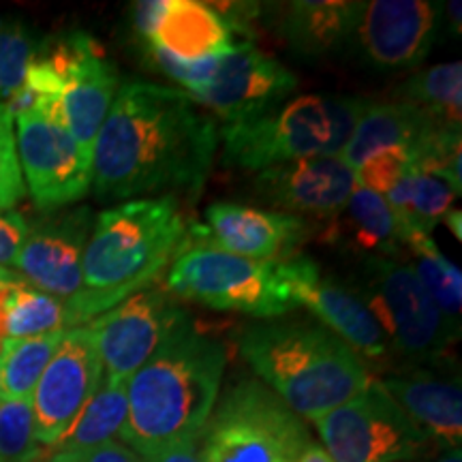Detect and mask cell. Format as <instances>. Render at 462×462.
<instances>
[{"label": "cell", "mask_w": 462, "mask_h": 462, "mask_svg": "<svg viewBox=\"0 0 462 462\" xmlns=\"http://www.w3.org/2000/svg\"><path fill=\"white\" fill-rule=\"evenodd\" d=\"M142 462H204L198 452V441L189 443H178V446H171L167 449H161V452L146 456Z\"/></svg>", "instance_id": "obj_39"}, {"label": "cell", "mask_w": 462, "mask_h": 462, "mask_svg": "<svg viewBox=\"0 0 462 462\" xmlns=\"http://www.w3.org/2000/svg\"><path fill=\"white\" fill-rule=\"evenodd\" d=\"M456 198L458 195L441 178L411 170L385 195V201L394 212L404 240L411 234L430 236L432 229L452 212Z\"/></svg>", "instance_id": "obj_25"}, {"label": "cell", "mask_w": 462, "mask_h": 462, "mask_svg": "<svg viewBox=\"0 0 462 462\" xmlns=\"http://www.w3.org/2000/svg\"><path fill=\"white\" fill-rule=\"evenodd\" d=\"M357 296L379 323L390 354L402 362L437 364L458 338V328L432 302L409 263L368 257Z\"/></svg>", "instance_id": "obj_8"}, {"label": "cell", "mask_w": 462, "mask_h": 462, "mask_svg": "<svg viewBox=\"0 0 462 462\" xmlns=\"http://www.w3.org/2000/svg\"><path fill=\"white\" fill-rule=\"evenodd\" d=\"M17 282H24V279H22L17 273H14V270L0 268V289H5L9 285H17Z\"/></svg>", "instance_id": "obj_42"}, {"label": "cell", "mask_w": 462, "mask_h": 462, "mask_svg": "<svg viewBox=\"0 0 462 462\" xmlns=\"http://www.w3.org/2000/svg\"><path fill=\"white\" fill-rule=\"evenodd\" d=\"M309 430L273 390L253 379L227 388L198 437L204 462H298Z\"/></svg>", "instance_id": "obj_6"}, {"label": "cell", "mask_w": 462, "mask_h": 462, "mask_svg": "<svg viewBox=\"0 0 462 462\" xmlns=\"http://www.w3.org/2000/svg\"><path fill=\"white\" fill-rule=\"evenodd\" d=\"M50 462H142V456H137L131 448H126L123 441H109L106 446L78 449V452L56 449Z\"/></svg>", "instance_id": "obj_37"}, {"label": "cell", "mask_w": 462, "mask_h": 462, "mask_svg": "<svg viewBox=\"0 0 462 462\" xmlns=\"http://www.w3.org/2000/svg\"><path fill=\"white\" fill-rule=\"evenodd\" d=\"M225 17L208 3L198 0H167L152 42L180 60L223 56L234 48V34Z\"/></svg>", "instance_id": "obj_23"}, {"label": "cell", "mask_w": 462, "mask_h": 462, "mask_svg": "<svg viewBox=\"0 0 462 462\" xmlns=\"http://www.w3.org/2000/svg\"><path fill=\"white\" fill-rule=\"evenodd\" d=\"M321 242L354 255L388 259H394L404 248L401 227L388 201L360 184L323 227Z\"/></svg>", "instance_id": "obj_22"}, {"label": "cell", "mask_w": 462, "mask_h": 462, "mask_svg": "<svg viewBox=\"0 0 462 462\" xmlns=\"http://www.w3.org/2000/svg\"><path fill=\"white\" fill-rule=\"evenodd\" d=\"M146 50L150 60L165 75H170L173 82L180 84L187 95H195V92L204 90L212 82L218 62H221V56L201 58V60H180V58L167 54L165 50L157 48V45H146Z\"/></svg>", "instance_id": "obj_35"}, {"label": "cell", "mask_w": 462, "mask_h": 462, "mask_svg": "<svg viewBox=\"0 0 462 462\" xmlns=\"http://www.w3.org/2000/svg\"><path fill=\"white\" fill-rule=\"evenodd\" d=\"M24 195L26 184L17 157L14 116L5 103H0V212L14 210Z\"/></svg>", "instance_id": "obj_34"}, {"label": "cell", "mask_w": 462, "mask_h": 462, "mask_svg": "<svg viewBox=\"0 0 462 462\" xmlns=\"http://www.w3.org/2000/svg\"><path fill=\"white\" fill-rule=\"evenodd\" d=\"M357 187L356 171L340 157H313L257 171L255 189L263 204L285 215L330 221Z\"/></svg>", "instance_id": "obj_16"}, {"label": "cell", "mask_w": 462, "mask_h": 462, "mask_svg": "<svg viewBox=\"0 0 462 462\" xmlns=\"http://www.w3.org/2000/svg\"><path fill=\"white\" fill-rule=\"evenodd\" d=\"M238 346L265 388L310 421L360 394L373 381L366 362L321 323H253L240 332Z\"/></svg>", "instance_id": "obj_4"}, {"label": "cell", "mask_w": 462, "mask_h": 462, "mask_svg": "<svg viewBox=\"0 0 462 462\" xmlns=\"http://www.w3.org/2000/svg\"><path fill=\"white\" fill-rule=\"evenodd\" d=\"M37 454L31 401L0 396V462H32Z\"/></svg>", "instance_id": "obj_32"}, {"label": "cell", "mask_w": 462, "mask_h": 462, "mask_svg": "<svg viewBox=\"0 0 462 462\" xmlns=\"http://www.w3.org/2000/svg\"><path fill=\"white\" fill-rule=\"evenodd\" d=\"M88 206L67 212H48L28 223V234L15 259L17 274L39 291L71 300L82 287V259L92 234Z\"/></svg>", "instance_id": "obj_15"}, {"label": "cell", "mask_w": 462, "mask_h": 462, "mask_svg": "<svg viewBox=\"0 0 462 462\" xmlns=\"http://www.w3.org/2000/svg\"><path fill=\"white\" fill-rule=\"evenodd\" d=\"M67 332V330H65ZM65 332H54L39 338L5 340L3 357H0V381H3V398L14 401H31L39 379L56 354Z\"/></svg>", "instance_id": "obj_30"}, {"label": "cell", "mask_w": 462, "mask_h": 462, "mask_svg": "<svg viewBox=\"0 0 462 462\" xmlns=\"http://www.w3.org/2000/svg\"><path fill=\"white\" fill-rule=\"evenodd\" d=\"M315 426L334 462H415L435 449L374 377Z\"/></svg>", "instance_id": "obj_9"}, {"label": "cell", "mask_w": 462, "mask_h": 462, "mask_svg": "<svg viewBox=\"0 0 462 462\" xmlns=\"http://www.w3.org/2000/svg\"><path fill=\"white\" fill-rule=\"evenodd\" d=\"M366 3L343 0H300L289 3L281 34L289 48L302 56H328L338 51L356 32Z\"/></svg>", "instance_id": "obj_24"}, {"label": "cell", "mask_w": 462, "mask_h": 462, "mask_svg": "<svg viewBox=\"0 0 462 462\" xmlns=\"http://www.w3.org/2000/svg\"><path fill=\"white\" fill-rule=\"evenodd\" d=\"M446 7H448L446 14H448V17H449V26L454 28L456 34H460V24H462V22H460V7H462L460 0H454V3H448Z\"/></svg>", "instance_id": "obj_41"}, {"label": "cell", "mask_w": 462, "mask_h": 462, "mask_svg": "<svg viewBox=\"0 0 462 462\" xmlns=\"http://www.w3.org/2000/svg\"><path fill=\"white\" fill-rule=\"evenodd\" d=\"M279 262H259L206 242H189L167 270L165 287L173 296L208 309L279 319L298 309Z\"/></svg>", "instance_id": "obj_7"}, {"label": "cell", "mask_w": 462, "mask_h": 462, "mask_svg": "<svg viewBox=\"0 0 462 462\" xmlns=\"http://www.w3.org/2000/svg\"><path fill=\"white\" fill-rule=\"evenodd\" d=\"M118 95V71L103 54L99 42L84 31H73V56L65 84L50 118L60 123L92 152L101 125Z\"/></svg>", "instance_id": "obj_18"}, {"label": "cell", "mask_w": 462, "mask_h": 462, "mask_svg": "<svg viewBox=\"0 0 462 462\" xmlns=\"http://www.w3.org/2000/svg\"><path fill=\"white\" fill-rule=\"evenodd\" d=\"M296 88L298 78L274 56L253 43H240L221 56L212 82L189 97L225 125H234L273 112Z\"/></svg>", "instance_id": "obj_13"}, {"label": "cell", "mask_w": 462, "mask_h": 462, "mask_svg": "<svg viewBox=\"0 0 462 462\" xmlns=\"http://www.w3.org/2000/svg\"><path fill=\"white\" fill-rule=\"evenodd\" d=\"M0 321L5 338H39L71 330L65 300L39 291L26 282L3 289Z\"/></svg>", "instance_id": "obj_26"}, {"label": "cell", "mask_w": 462, "mask_h": 462, "mask_svg": "<svg viewBox=\"0 0 462 462\" xmlns=\"http://www.w3.org/2000/svg\"><path fill=\"white\" fill-rule=\"evenodd\" d=\"M195 231H199V240H208L206 245L223 248L234 255L279 262L291 257V253L315 229L304 218L285 212L218 201L208 206L206 229Z\"/></svg>", "instance_id": "obj_19"}, {"label": "cell", "mask_w": 462, "mask_h": 462, "mask_svg": "<svg viewBox=\"0 0 462 462\" xmlns=\"http://www.w3.org/2000/svg\"><path fill=\"white\" fill-rule=\"evenodd\" d=\"M217 148L218 125L187 92L129 82L92 143V187L103 201L198 195Z\"/></svg>", "instance_id": "obj_1"}, {"label": "cell", "mask_w": 462, "mask_h": 462, "mask_svg": "<svg viewBox=\"0 0 462 462\" xmlns=\"http://www.w3.org/2000/svg\"><path fill=\"white\" fill-rule=\"evenodd\" d=\"M189 238L176 198L131 199L101 212L84 251L82 287L65 302L69 328L86 326L157 282Z\"/></svg>", "instance_id": "obj_3"}, {"label": "cell", "mask_w": 462, "mask_h": 462, "mask_svg": "<svg viewBox=\"0 0 462 462\" xmlns=\"http://www.w3.org/2000/svg\"><path fill=\"white\" fill-rule=\"evenodd\" d=\"M39 42L17 20H0V103L9 101L26 82Z\"/></svg>", "instance_id": "obj_31"}, {"label": "cell", "mask_w": 462, "mask_h": 462, "mask_svg": "<svg viewBox=\"0 0 462 462\" xmlns=\"http://www.w3.org/2000/svg\"><path fill=\"white\" fill-rule=\"evenodd\" d=\"M432 462H462V454L460 449H449V452L443 454L441 458H435Z\"/></svg>", "instance_id": "obj_44"}, {"label": "cell", "mask_w": 462, "mask_h": 462, "mask_svg": "<svg viewBox=\"0 0 462 462\" xmlns=\"http://www.w3.org/2000/svg\"><path fill=\"white\" fill-rule=\"evenodd\" d=\"M443 131L449 129L437 126L429 116L404 101L368 103L338 157L356 171L364 161L379 150L404 148L411 152L415 163L421 150Z\"/></svg>", "instance_id": "obj_21"}, {"label": "cell", "mask_w": 462, "mask_h": 462, "mask_svg": "<svg viewBox=\"0 0 462 462\" xmlns=\"http://www.w3.org/2000/svg\"><path fill=\"white\" fill-rule=\"evenodd\" d=\"M103 379V364L90 323L65 332L31 396L34 439L58 446Z\"/></svg>", "instance_id": "obj_12"}, {"label": "cell", "mask_w": 462, "mask_h": 462, "mask_svg": "<svg viewBox=\"0 0 462 462\" xmlns=\"http://www.w3.org/2000/svg\"><path fill=\"white\" fill-rule=\"evenodd\" d=\"M443 221H446V223L449 225V229L454 231L456 238L460 240V236H462V234H460V212H458V210H452L446 218H443Z\"/></svg>", "instance_id": "obj_43"}, {"label": "cell", "mask_w": 462, "mask_h": 462, "mask_svg": "<svg viewBox=\"0 0 462 462\" xmlns=\"http://www.w3.org/2000/svg\"><path fill=\"white\" fill-rule=\"evenodd\" d=\"M298 462H334V460H332V456L326 452V449L310 441L302 452V456L298 458Z\"/></svg>", "instance_id": "obj_40"}, {"label": "cell", "mask_w": 462, "mask_h": 462, "mask_svg": "<svg viewBox=\"0 0 462 462\" xmlns=\"http://www.w3.org/2000/svg\"><path fill=\"white\" fill-rule=\"evenodd\" d=\"M184 317L176 296L152 282L92 319L103 377L129 381Z\"/></svg>", "instance_id": "obj_11"}, {"label": "cell", "mask_w": 462, "mask_h": 462, "mask_svg": "<svg viewBox=\"0 0 462 462\" xmlns=\"http://www.w3.org/2000/svg\"><path fill=\"white\" fill-rule=\"evenodd\" d=\"M462 65L446 62L415 73L407 84H402L396 101H404L418 107L421 114L441 129L460 131L462 112Z\"/></svg>", "instance_id": "obj_28"}, {"label": "cell", "mask_w": 462, "mask_h": 462, "mask_svg": "<svg viewBox=\"0 0 462 462\" xmlns=\"http://www.w3.org/2000/svg\"><path fill=\"white\" fill-rule=\"evenodd\" d=\"M404 415L429 437L435 449H460L462 390L458 379L411 368L379 379Z\"/></svg>", "instance_id": "obj_20"}, {"label": "cell", "mask_w": 462, "mask_h": 462, "mask_svg": "<svg viewBox=\"0 0 462 462\" xmlns=\"http://www.w3.org/2000/svg\"><path fill=\"white\" fill-rule=\"evenodd\" d=\"M14 123L22 176L34 206L54 212L82 199L92 187V152L42 112L24 114Z\"/></svg>", "instance_id": "obj_10"}, {"label": "cell", "mask_w": 462, "mask_h": 462, "mask_svg": "<svg viewBox=\"0 0 462 462\" xmlns=\"http://www.w3.org/2000/svg\"><path fill=\"white\" fill-rule=\"evenodd\" d=\"M439 17V5L426 0H373L364 5L356 32L374 67L411 69L430 54Z\"/></svg>", "instance_id": "obj_17"}, {"label": "cell", "mask_w": 462, "mask_h": 462, "mask_svg": "<svg viewBox=\"0 0 462 462\" xmlns=\"http://www.w3.org/2000/svg\"><path fill=\"white\" fill-rule=\"evenodd\" d=\"M167 7V0H148V3L133 5V28L140 34L142 43L152 42V34L157 31L161 15Z\"/></svg>", "instance_id": "obj_38"}, {"label": "cell", "mask_w": 462, "mask_h": 462, "mask_svg": "<svg viewBox=\"0 0 462 462\" xmlns=\"http://www.w3.org/2000/svg\"><path fill=\"white\" fill-rule=\"evenodd\" d=\"M402 245L413 255V273L432 302L449 321L458 323L462 306V273L458 265L439 251L432 236L411 234L402 240Z\"/></svg>", "instance_id": "obj_29"}, {"label": "cell", "mask_w": 462, "mask_h": 462, "mask_svg": "<svg viewBox=\"0 0 462 462\" xmlns=\"http://www.w3.org/2000/svg\"><path fill=\"white\" fill-rule=\"evenodd\" d=\"M279 270L296 304L309 309L321 326L343 338L364 362L383 364L392 356L379 323L357 291L323 276L315 259L291 255L281 259Z\"/></svg>", "instance_id": "obj_14"}, {"label": "cell", "mask_w": 462, "mask_h": 462, "mask_svg": "<svg viewBox=\"0 0 462 462\" xmlns=\"http://www.w3.org/2000/svg\"><path fill=\"white\" fill-rule=\"evenodd\" d=\"M413 170L411 152L404 148H383L374 152L356 170V180L360 187L377 195H388Z\"/></svg>", "instance_id": "obj_33"}, {"label": "cell", "mask_w": 462, "mask_h": 462, "mask_svg": "<svg viewBox=\"0 0 462 462\" xmlns=\"http://www.w3.org/2000/svg\"><path fill=\"white\" fill-rule=\"evenodd\" d=\"M129 402H126V381L103 377L99 388L78 418L58 443L62 452H78V449H92L114 441L123 430Z\"/></svg>", "instance_id": "obj_27"}, {"label": "cell", "mask_w": 462, "mask_h": 462, "mask_svg": "<svg viewBox=\"0 0 462 462\" xmlns=\"http://www.w3.org/2000/svg\"><path fill=\"white\" fill-rule=\"evenodd\" d=\"M28 234V221L20 212H0V268L14 265Z\"/></svg>", "instance_id": "obj_36"}, {"label": "cell", "mask_w": 462, "mask_h": 462, "mask_svg": "<svg viewBox=\"0 0 462 462\" xmlns=\"http://www.w3.org/2000/svg\"><path fill=\"white\" fill-rule=\"evenodd\" d=\"M225 364L223 345L184 317L126 381L129 413L118 435L125 446L146 458L198 441L218 401Z\"/></svg>", "instance_id": "obj_2"}, {"label": "cell", "mask_w": 462, "mask_h": 462, "mask_svg": "<svg viewBox=\"0 0 462 462\" xmlns=\"http://www.w3.org/2000/svg\"><path fill=\"white\" fill-rule=\"evenodd\" d=\"M0 396H3V381H0Z\"/></svg>", "instance_id": "obj_45"}, {"label": "cell", "mask_w": 462, "mask_h": 462, "mask_svg": "<svg viewBox=\"0 0 462 462\" xmlns=\"http://www.w3.org/2000/svg\"><path fill=\"white\" fill-rule=\"evenodd\" d=\"M371 101L360 97L306 95L273 112L223 125V163L245 171L313 157H338Z\"/></svg>", "instance_id": "obj_5"}]
</instances>
